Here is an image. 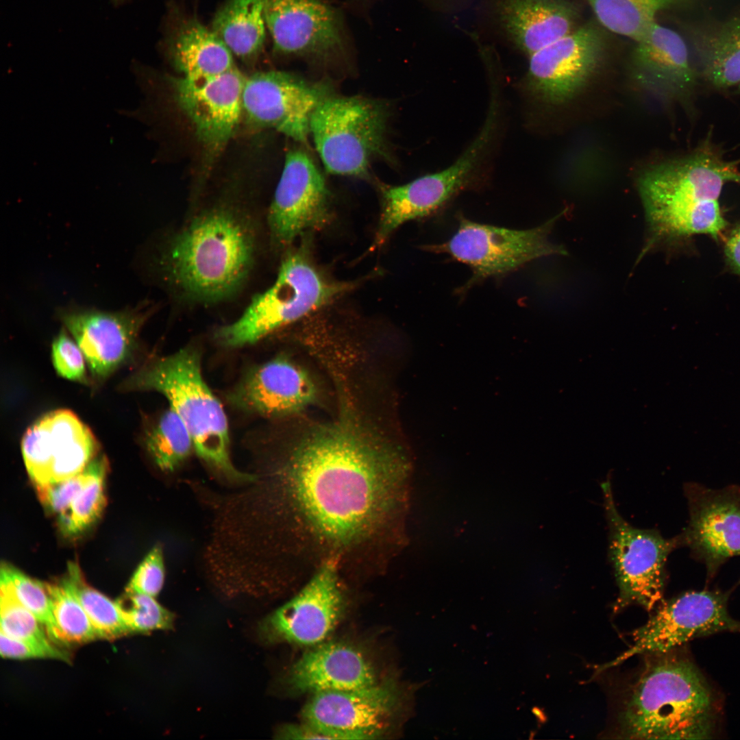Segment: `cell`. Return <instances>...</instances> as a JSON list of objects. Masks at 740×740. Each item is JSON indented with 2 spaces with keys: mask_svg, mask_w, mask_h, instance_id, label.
<instances>
[{
  "mask_svg": "<svg viewBox=\"0 0 740 740\" xmlns=\"http://www.w3.org/2000/svg\"><path fill=\"white\" fill-rule=\"evenodd\" d=\"M408 470L399 451L344 417L301 438L279 473L286 495L312 531L345 544L375 526Z\"/></svg>",
  "mask_w": 740,
  "mask_h": 740,
  "instance_id": "1",
  "label": "cell"
},
{
  "mask_svg": "<svg viewBox=\"0 0 740 740\" xmlns=\"http://www.w3.org/2000/svg\"><path fill=\"white\" fill-rule=\"evenodd\" d=\"M740 184V159L727 160L706 142L689 155L654 164L637 178L647 238L639 260L663 245L695 234L717 239L726 221L719 199Z\"/></svg>",
  "mask_w": 740,
  "mask_h": 740,
  "instance_id": "2",
  "label": "cell"
},
{
  "mask_svg": "<svg viewBox=\"0 0 740 740\" xmlns=\"http://www.w3.org/2000/svg\"><path fill=\"white\" fill-rule=\"evenodd\" d=\"M258 225L228 206L207 209L168 241L160 265L164 279L187 301L214 304L236 294L256 260Z\"/></svg>",
  "mask_w": 740,
  "mask_h": 740,
  "instance_id": "3",
  "label": "cell"
},
{
  "mask_svg": "<svg viewBox=\"0 0 740 740\" xmlns=\"http://www.w3.org/2000/svg\"><path fill=\"white\" fill-rule=\"evenodd\" d=\"M657 654L628 692L620 735L632 739L708 738L715 706L705 680L688 660Z\"/></svg>",
  "mask_w": 740,
  "mask_h": 740,
  "instance_id": "4",
  "label": "cell"
},
{
  "mask_svg": "<svg viewBox=\"0 0 740 740\" xmlns=\"http://www.w3.org/2000/svg\"><path fill=\"white\" fill-rule=\"evenodd\" d=\"M121 388L163 395L188 429L197 455L210 468L230 482L256 480L255 475L241 471L232 461L227 417L202 376L196 349L186 347L149 363Z\"/></svg>",
  "mask_w": 740,
  "mask_h": 740,
  "instance_id": "5",
  "label": "cell"
},
{
  "mask_svg": "<svg viewBox=\"0 0 740 740\" xmlns=\"http://www.w3.org/2000/svg\"><path fill=\"white\" fill-rule=\"evenodd\" d=\"M355 284L328 280L302 248L283 260L273 284L256 295L234 322L217 330L226 347L253 344L325 306Z\"/></svg>",
  "mask_w": 740,
  "mask_h": 740,
  "instance_id": "6",
  "label": "cell"
},
{
  "mask_svg": "<svg viewBox=\"0 0 740 740\" xmlns=\"http://www.w3.org/2000/svg\"><path fill=\"white\" fill-rule=\"evenodd\" d=\"M387 113L378 101L358 97L325 98L314 111L310 133L326 171L364 177L383 153Z\"/></svg>",
  "mask_w": 740,
  "mask_h": 740,
  "instance_id": "7",
  "label": "cell"
},
{
  "mask_svg": "<svg viewBox=\"0 0 740 740\" xmlns=\"http://www.w3.org/2000/svg\"><path fill=\"white\" fill-rule=\"evenodd\" d=\"M560 217L561 214L526 230L480 223L460 217L458 229L452 237L423 248L430 252L447 254L469 267L473 275L461 289L465 292L484 280L504 276L534 260L566 255L563 246L550 239Z\"/></svg>",
  "mask_w": 740,
  "mask_h": 740,
  "instance_id": "8",
  "label": "cell"
},
{
  "mask_svg": "<svg viewBox=\"0 0 740 740\" xmlns=\"http://www.w3.org/2000/svg\"><path fill=\"white\" fill-rule=\"evenodd\" d=\"M609 528V556L619 587L615 608L637 604L648 610L661 602L666 582V562L683 547L680 533L667 539L654 530L633 527L619 513L609 480L602 483Z\"/></svg>",
  "mask_w": 740,
  "mask_h": 740,
  "instance_id": "9",
  "label": "cell"
},
{
  "mask_svg": "<svg viewBox=\"0 0 740 740\" xmlns=\"http://www.w3.org/2000/svg\"><path fill=\"white\" fill-rule=\"evenodd\" d=\"M730 593L690 591L663 602L645 624L632 633V645L600 670L639 654H663L695 638L724 631L740 632V622L727 609Z\"/></svg>",
  "mask_w": 740,
  "mask_h": 740,
  "instance_id": "10",
  "label": "cell"
},
{
  "mask_svg": "<svg viewBox=\"0 0 740 740\" xmlns=\"http://www.w3.org/2000/svg\"><path fill=\"white\" fill-rule=\"evenodd\" d=\"M606 49V38L597 25L578 26L529 56L527 90L548 105L571 101L596 74Z\"/></svg>",
  "mask_w": 740,
  "mask_h": 740,
  "instance_id": "11",
  "label": "cell"
},
{
  "mask_svg": "<svg viewBox=\"0 0 740 740\" xmlns=\"http://www.w3.org/2000/svg\"><path fill=\"white\" fill-rule=\"evenodd\" d=\"M683 489L689 511L680 532L683 547L704 565L708 582L729 559L740 556V485L712 489L691 482Z\"/></svg>",
  "mask_w": 740,
  "mask_h": 740,
  "instance_id": "12",
  "label": "cell"
},
{
  "mask_svg": "<svg viewBox=\"0 0 740 740\" xmlns=\"http://www.w3.org/2000/svg\"><path fill=\"white\" fill-rule=\"evenodd\" d=\"M23 458L35 487L60 482L83 471L97 456L99 443L73 412L45 414L24 434Z\"/></svg>",
  "mask_w": 740,
  "mask_h": 740,
  "instance_id": "13",
  "label": "cell"
},
{
  "mask_svg": "<svg viewBox=\"0 0 740 740\" xmlns=\"http://www.w3.org/2000/svg\"><path fill=\"white\" fill-rule=\"evenodd\" d=\"M327 88L285 72H258L246 77L243 110L252 123L306 143L311 116L330 96Z\"/></svg>",
  "mask_w": 740,
  "mask_h": 740,
  "instance_id": "14",
  "label": "cell"
},
{
  "mask_svg": "<svg viewBox=\"0 0 740 740\" xmlns=\"http://www.w3.org/2000/svg\"><path fill=\"white\" fill-rule=\"evenodd\" d=\"M329 216L323 175L306 152L290 151L268 213L273 242L286 247L307 231L323 227Z\"/></svg>",
  "mask_w": 740,
  "mask_h": 740,
  "instance_id": "15",
  "label": "cell"
},
{
  "mask_svg": "<svg viewBox=\"0 0 740 740\" xmlns=\"http://www.w3.org/2000/svg\"><path fill=\"white\" fill-rule=\"evenodd\" d=\"M342 607L337 562L332 558L295 596L261 622L260 634L269 642L316 645L333 630Z\"/></svg>",
  "mask_w": 740,
  "mask_h": 740,
  "instance_id": "16",
  "label": "cell"
},
{
  "mask_svg": "<svg viewBox=\"0 0 740 740\" xmlns=\"http://www.w3.org/2000/svg\"><path fill=\"white\" fill-rule=\"evenodd\" d=\"M264 16L280 54L328 60L345 49L340 14L324 0H265Z\"/></svg>",
  "mask_w": 740,
  "mask_h": 740,
  "instance_id": "17",
  "label": "cell"
},
{
  "mask_svg": "<svg viewBox=\"0 0 740 740\" xmlns=\"http://www.w3.org/2000/svg\"><path fill=\"white\" fill-rule=\"evenodd\" d=\"M58 317L82 349L93 378L103 380L132 358L148 312L71 308L60 310Z\"/></svg>",
  "mask_w": 740,
  "mask_h": 740,
  "instance_id": "18",
  "label": "cell"
},
{
  "mask_svg": "<svg viewBox=\"0 0 740 740\" xmlns=\"http://www.w3.org/2000/svg\"><path fill=\"white\" fill-rule=\"evenodd\" d=\"M498 112L499 103L496 92L493 90L489 111L480 132L453 164L391 188V206L399 219L408 222L429 217L469 186L493 139Z\"/></svg>",
  "mask_w": 740,
  "mask_h": 740,
  "instance_id": "19",
  "label": "cell"
},
{
  "mask_svg": "<svg viewBox=\"0 0 740 740\" xmlns=\"http://www.w3.org/2000/svg\"><path fill=\"white\" fill-rule=\"evenodd\" d=\"M395 695L377 684L359 689L313 693L302 710L305 723L327 739H370L380 735L393 713Z\"/></svg>",
  "mask_w": 740,
  "mask_h": 740,
  "instance_id": "20",
  "label": "cell"
},
{
  "mask_svg": "<svg viewBox=\"0 0 740 740\" xmlns=\"http://www.w3.org/2000/svg\"><path fill=\"white\" fill-rule=\"evenodd\" d=\"M245 80L236 67L208 78L174 79L178 103L208 148H222L234 133L243 110Z\"/></svg>",
  "mask_w": 740,
  "mask_h": 740,
  "instance_id": "21",
  "label": "cell"
},
{
  "mask_svg": "<svg viewBox=\"0 0 740 740\" xmlns=\"http://www.w3.org/2000/svg\"><path fill=\"white\" fill-rule=\"evenodd\" d=\"M635 42L631 56L634 79L665 101L689 103L697 75L682 36L656 21Z\"/></svg>",
  "mask_w": 740,
  "mask_h": 740,
  "instance_id": "22",
  "label": "cell"
},
{
  "mask_svg": "<svg viewBox=\"0 0 740 740\" xmlns=\"http://www.w3.org/2000/svg\"><path fill=\"white\" fill-rule=\"evenodd\" d=\"M316 396L317 388L310 375L285 357L251 369L230 395L231 402L241 409L268 417L301 411Z\"/></svg>",
  "mask_w": 740,
  "mask_h": 740,
  "instance_id": "23",
  "label": "cell"
},
{
  "mask_svg": "<svg viewBox=\"0 0 740 740\" xmlns=\"http://www.w3.org/2000/svg\"><path fill=\"white\" fill-rule=\"evenodd\" d=\"M288 682L301 693L347 691L376 684L374 669L357 649L342 643H322L291 667Z\"/></svg>",
  "mask_w": 740,
  "mask_h": 740,
  "instance_id": "24",
  "label": "cell"
},
{
  "mask_svg": "<svg viewBox=\"0 0 740 740\" xmlns=\"http://www.w3.org/2000/svg\"><path fill=\"white\" fill-rule=\"evenodd\" d=\"M500 22L528 56L576 29L579 12L568 0H498Z\"/></svg>",
  "mask_w": 740,
  "mask_h": 740,
  "instance_id": "25",
  "label": "cell"
},
{
  "mask_svg": "<svg viewBox=\"0 0 740 740\" xmlns=\"http://www.w3.org/2000/svg\"><path fill=\"white\" fill-rule=\"evenodd\" d=\"M702 77L717 88L740 84V16L689 27Z\"/></svg>",
  "mask_w": 740,
  "mask_h": 740,
  "instance_id": "26",
  "label": "cell"
},
{
  "mask_svg": "<svg viewBox=\"0 0 740 740\" xmlns=\"http://www.w3.org/2000/svg\"><path fill=\"white\" fill-rule=\"evenodd\" d=\"M168 45L175 66L186 79L208 78L235 67L232 53L224 43L195 18L181 22Z\"/></svg>",
  "mask_w": 740,
  "mask_h": 740,
  "instance_id": "27",
  "label": "cell"
},
{
  "mask_svg": "<svg viewBox=\"0 0 740 740\" xmlns=\"http://www.w3.org/2000/svg\"><path fill=\"white\" fill-rule=\"evenodd\" d=\"M265 26L263 0H226L215 13L211 29L232 55L251 60L262 51Z\"/></svg>",
  "mask_w": 740,
  "mask_h": 740,
  "instance_id": "28",
  "label": "cell"
},
{
  "mask_svg": "<svg viewBox=\"0 0 740 740\" xmlns=\"http://www.w3.org/2000/svg\"><path fill=\"white\" fill-rule=\"evenodd\" d=\"M600 23L634 42L643 36L666 9L698 0H587Z\"/></svg>",
  "mask_w": 740,
  "mask_h": 740,
  "instance_id": "29",
  "label": "cell"
},
{
  "mask_svg": "<svg viewBox=\"0 0 740 740\" xmlns=\"http://www.w3.org/2000/svg\"><path fill=\"white\" fill-rule=\"evenodd\" d=\"M145 444L154 463L164 471H174L195 449L188 429L171 408L148 430Z\"/></svg>",
  "mask_w": 740,
  "mask_h": 740,
  "instance_id": "30",
  "label": "cell"
},
{
  "mask_svg": "<svg viewBox=\"0 0 740 740\" xmlns=\"http://www.w3.org/2000/svg\"><path fill=\"white\" fill-rule=\"evenodd\" d=\"M64 579L84 609L98 638L114 639L130 633L116 602L90 587L76 563L69 565Z\"/></svg>",
  "mask_w": 740,
  "mask_h": 740,
  "instance_id": "31",
  "label": "cell"
},
{
  "mask_svg": "<svg viewBox=\"0 0 740 740\" xmlns=\"http://www.w3.org/2000/svg\"><path fill=\"white\" fill-rule=\"evenodd\" d=\"M91 476L68 510L59 515L61 532L75 536L87 529L101 515L106 504L104 482L108 463L104 456L90 462Z\"/></svg>",
  "mask_w": 740,
  "mask_h": 740,
  "instance_id": "32",
  "label": "cell"
},
{
  "mask_svg": "<svg viewBox=\"0 0 740 740\" xmlns=\"http://www.w3.org/2000/svg\"><path fill=\"white\" fill-rule=\"evenodd\" d=\"M62 644L83 643L98 638L87 614L64 579L45 583Z\"/></svg>",
  "mask_w": 740,
  "mask_h": 740,
  "instance_id": "33",
  "label": "cell"
},
{
  "mask_svg": "<svg viewBox=\"0 0 740 740\" xmlns=\"http://www.w3.org/2000/svg\"><path fill=\"white\" fill-rule=\"evenodd\" d=\"M0 583L8 586L18 600L37 618L51 640L56 645H62L45 583L29 578L7 563L1 565Z\"/></svg>",
  "mask_w": 740,
  "mask_h": 740,
  "instance_id": "34",
  "label": "cell"
},
{
  "mask_svg": "<svg viewBox=\"0 0 740 740\" xmlns=\"http://www.w3.org/2000/svg\"><path fill=\"white\" fill-rule=\"evenodd\" d=\"M1 632L5 635L47 648H54L44 627L16 597L10 589L1 583Z\"/></svg>",
  "mask_w": 740,
  "mask_h": 740,
  "instance_id": "35",
  "label": "cell"
},
{
  "mask_svg": "<svg viewBox=\"0 0 740 740\" xmlns=\"http://www.w3.org/2000/svg\"><path fill=\"white\" fill-rule=\"evenodd\" d=\"M115 602L130 633H146L173 627V614L154 597L125 591Z\"/></svg>",
  "mask_w": 740,
  "mask_h": 740,
  "instance_id": "36",
  "label": "cell"
},
{
  "mask_svg": "<svg viewBox=\"0 0 740 740\" xmlns=\"http://www.w3.org/2000/svg\"><path fill=\"white\" fill-rule=\"evenodd\" d=\"M51 358L53 367L60 376L75 382H87L84 355L64 330L53 342Z\"/></svg>",
  "mask_w": 740,
  "mask_h": 740,
  "instance_id": "37",
  "label": "cell"
},
{
  "mask_svg": "<svg viewBox=\"0 0 740 740\" xmlns=\"http://www.w3.org/2000/svg\"><path fill=\"white\" fill-rule=\"evenodd\" d=\"M92 473L90 463L77 475L64 480L36 487L40 500L51 513L66 512L89 480Z\"/></svg>",
  "mask_w": 740,
  "mask_h": 740,
  "instance_id": "38",
  "label": "cell"
},
{
  "mask_svg": "<svg viewBox=\"0 0 740 740\" xmlns=\"http://www.w3.org/2000/svg\"><path fill=\"white\" fill-rule=\"evenodd\" d=\"M165 579V568L162 547H153L137 567L125 591L156 597L161 591Z\"/></svg>",
  "mask_w": 740,
  "mask_h": 740,
  "instance_id": "39",
  "label": "cell"
},
{
  "mask_svg": "<svg viewBox=\"0 0 740 740\" xmlns=\"http://www.w3.org/2000/svg\"><path fill=\"white\" fill-rule=\"evenodd\" d=\"M0 652L3 658L15 659L51 658L69 661L70 656L59 647L45 646L10 637L0 633Z\"/></svg>",
  "mask_w": 740,
  "mask_h": 740,
  "instance_id": "40",
  "label": "cell"
},
{
  "mask_svg": "<svg viewBox=\"0 0 740 740\" xmlns=\"http://www.w3.org/2000/svg\"><path fill=\"white\" fill-rule=\"evenodd\" d=\"M724 254L730 267L740 275V224L729 234L724 245Z\"/></svg>",
  "mask_w": 740,
  "mask_h": 740,
  "instance_id": "41",
  "label": "cell"
},
{
  "mask_svg": "<svg viewBox=\"0 0 740 740\" xmlns=\"http://www.w3.org/2000/svg\"><path fill=\"white\" fill-rule=\"evenodd\" d=\"M114 3H121L124 0H112Z\"/></svg>",
  "mask_w": 740,
  "mask_h": 740,
  "instance_id": "42",
  "label": "cell"
},
{
  "mask_svg": "<svg viewBox=\"0 0 740 740\" xmlns=\"http://www.w3.org/2000/svg\"><path fill=\"white\" fill-rule=\"evenodd\" d=\"M738 88H738V89H739V92H740V84H739L738 85Z\"/></svg>",
  "mask_w": 740,
  "mask_h": 740,
  "instance_id": "43",
  "label": "cell"
},
{
  "mask_svg": "<svg viewBox=\"0 0 740 740\" xmlns=\"http://www.w3.org/2000/svg\"><path fill=\"white\" fill-rule=\"evenodd\" d=\"M265 1V0H263V1Z\"/></svg>",
  "mask_w": 740,
  "mask_h": 740,
  "instance_id": "44",
  "label": "cell"
}]
</instances>
